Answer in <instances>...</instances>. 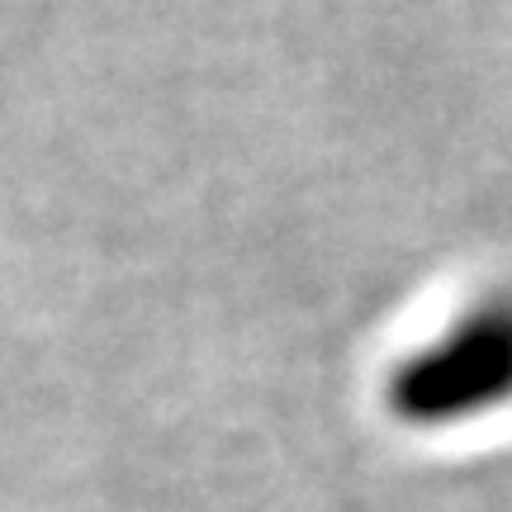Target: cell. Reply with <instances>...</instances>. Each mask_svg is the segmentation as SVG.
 <instances>
[{"label": "cell", "mask_w": 512, "mask_h": 512, "mask_svg": "<svg viewBox=\"0 0 512 512\" xmlns=\"http://www.w3.org/2000/svg\"><path fill=\"white\" fill-rule=\"evenodd\" d=\"M512 399V304L470 313L446 342H432L389 380V408L403 422L437 427L489 413Z\"/></svg>", "instance_id": "cell-1"}]
</instances>
